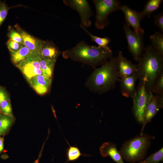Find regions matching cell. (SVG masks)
<instances>
[{
  "mask_svg": "<svg viewBox=\"0 0 163 163\" xmlns=\"http://www.w3.org/2000/svg\"><path fill=\"white\" fill-rule=\"evenodd\" d=\"M12 123L11 118L8 116L0 117V134L5 133L10 127Z\"/></svg>",
  "mask_w": 163,
  "mask_h": 163,
  "instance_id": "26",
  "label": "cell"
},
{
  "mask_svg": "<svg viewBox=\"0 0 163 163\" xmlns=\"http://www.w3.org/2000/svg\"><path fill=\"white\" fill-rule=\"evenodd\" d=\"M8 35L10 39L20 44H23L21 36L16 31L9 27Z\"/></svg>",
  "mask_w": 163,
  "mask_h": 163,
  "instance_id": "28",
  "label": "cell"
},
{
  "mask_svg": "<svg viewBox=\"0 0 163 163\" xmlns=\"http://www.w3.org/2000/svg\"><path fill=\"white\" fill-rule=\"evenodd\" d=\"M41 57V50L30 52L24 59L16 65L29 80L37 75H42L40 62Z\"/></svg>",
  "mask_w": 163,
  "mask_h": 163,
  "instance_id": "8",
  "label": "cell"
},
{
  "mask_svg": "<svg viewBox=\"0 0 163 163\" xmlns=\"http://www.w3.org/2000/svg\"><path fill=\"white\" fill-rule=\"evenodd\" d=\"M7 97L4 91L0 88V104L3 101L7 100Z\"/></svg>",
  "mask_w": 163,
  "mask_h": 163,
  "instance_id": "33",
  "label": "cell"
},
{
  "mask_svg": "<svg viewBox=\"0 0 163 163\" xmlns=\"http://www.w3.org/2000/svg\"><path fill=\"white\" fill-rule=\"evenodd\" d=\"M43 146L42 148V150H41V151L40 152V154H39V155L38 156V157L37 158L34 162L33 163H39V160L42 155V151L43 150Z\"/></svg>",
  "mask_w": 163,
  "mask_h": 163,
  "instance_id": "35",
  "label": "cell"
},
{
  "mask_svg": "<svg viewBox=\"0 0 163 163\" xmlns=\"http://www.w3.org/2000/svg\"><path fill=\"white\" fill-rule=\"evenodd\" d=\"M155 138L147 134H143L126 141L119 151L123 159L131 163L142 161L150 147L151 140Z\"/></svg>",
  "mask_w": 163,
  "mask_h": 163,
  "instance_id": "4",
  "label": "cell"
},
{
  "mask_svg": "<svg viewBox=\"0 0 163 163\" xmlns=\"http://www.w3.org/2000/svg\"><path fill=\"white\" fill-rule=\"evenodd\" d=\"M18 32L21 36L23 44L28 49L30 52L41 50L43 41L37 39L16 26Z\"/></svg>",
  "mask_w": 163,
  "mask_h": 163,
  "instance_id": "15",
  "label": "cell"
},
{
  "mask_svg": "<svg viewBox=\"0 0 163 163\" xmlns=\"http://www.w3.org/2000/svg\"><path fill=\"white\" fill-rule=\"evenodd\" d=\"M32 86L37 93L41 95L46 93L49 89L47 87L41 85H36Z\"/></svg>",
  "mask_w": 163,
  "mask_h": 163,
  "instance_id": "31",
  "label": "cell"
},
{
  "mask_svg": "<svg viewBox=\"0 0 163 163\" xmlns=\"http://www.w3.org/2000/svg\"><path fill=\"white\" fill-rule=\"evenodd\" d=\"M8 49L12 61L16 65L25 59L30 52L28 49L23 44H21L20 48L16 51Z\"/></svg>",
  "mask_w": 163,
  "mask_h": 163,
  "instance_id": "17",
  "label": "cell"
},
{
  "mask_svg": "<svg viewBox=\"0 0 163 163\" xmlns=\"http://www.w3.org/2000/svg\"><path fill=\"white\" fill-rule=\"evenodd\" d=\"M56 60L45 59L41 56L40 65L43 75L51 78Z\"/></svg>",
  "mask_w": 163,
  "mask_h": 163,
  "instance_id": "18",
  "label": "cell"
},
{
  "mask_svg": "<svg viewBox=\"0 0 163 163\" xmlns=\"http://www.w3.org/2000/svg\"><path fill=\"white\" fill-rule=\"evenodd\" d=\"M154 21L155 25L163 32V13L161 12L154 15Z\"/></svg>",
  "mask_w": 163,
  "mask_h": 163,
  "instance_id": "30",
  "label": "cell"
},
{
  "mask_svg": "<svg viewBox=\"0 0 163 163\" xmlns=\"http://www.w3.org/2000/svg\"><path fill=\"white\" fill-rule=\"evenodd\" d=\"M138 79L137 72L119 79L121 92L123 96L126 97H130L132 98L133 97L136 92V83Z\"/></svg>",
  "mask_w": 163,
  "mask_h": 163,
  "instance_id": "11",
  "label": "cell"
},
{
  "mask_svg": "<svg viewBox=\"0 0 163 163\" xmlns=\"http://www.w3.org/2000/svg\"><path fill=\"white\" fill-rule=\"evenodd\" d=\"M152 94V91L146 88L144 83L139 82L136 93L132 98L133 102V113L136 119L139 123L142 124L143 123L145 112Z\"/></svg>",
  "mask_w": 163,
  "mask_h": 163,
  "instance_id": "6",
  "label": "cell"
},
{
  "mask_svg": "<svg viewBox=\"0 0 163 163\" xmlns=\"http://www.w3.org/2000/svg\"><path fill=\"white\" fill-rule=\"evenodd\" d=\"M41 53L42 56L45 59L56 60L60 52L52 43L43 41Z\"/></svg>",
  "mask_w": 163,
  "mask_h": 163,
  "instance_id": "16",
  "label": "cell"
},
{
  "mask_svg": "<svg viewBox=\"0 0 163 163\" xmlns=\"http://www.w3.org/2000/svg\"><path fill=\"white\" fill-rule=\"evenodd\" d=\"M9 8L5 2L0 1V27L7 16Z\"/></svg>",
  "mask_w": 163,
  "mask_h": 163,
  "instance_id": "27",
  "label": "cell"
},
{
  "mask_svg": "<svg viewBox=\"0 0 163 163\" xmlns=\"http://www.w3.org/2000/svg\"><path fill=\"white\" fill-rule=\"evenodd\" d=\"M163 160V148L151 154L145 159L140 161L139 163H159Z\"/></svg>",
  "mask_w": 163,
  "mask_h": 163,
  "instance_id": "24",
  "label": "cell"
},
{
  "mask_svg": "<svg viewBox=\"0 0 163 163\" xmlns=\"http://www.w3.org/2000/svg\"><path fill=\"white\" fill-rule=\"evenodd\" d=\"M123 28L127 41L129 50L134 59L138 61L145 50L143 43L144 30L140 28L135 31L124 24Z\"/></svg>",
  "mask_w": 163,
  "mask_h": 163,
  "instance_id": "7",
  "label": "cell"
},
{
  "mask_svg": "<svg viewBox=\"0 0 163 163\" xmlns=\"http://www.w3.org/2000/svg\"><path fill=\"white\" fill-rule=\"evenodd\" d=\"M119 9L124 13L126 24L128 26L132 27L135 31L141 28L140 22L142 19L140 12L132 9L126 5L120 6Z\"/></svg>",
  "mask_w": 163,
  "mask_h": 163,
  "instance_id": "12",
  "label": "cell"
},
{
  "mask_svg": "<svg viewBox=\"0 0 163 163\" xmlns=\"http://www.w3.org/2000/svg\"><path fill=\"white\" fill-rule=\"evenodd\" d=\"M152 92L156 95H163V73L158 78L152 89Z\"/></svg>",
  "mask_w": 163,
  "mask_h": 163,
  "instance_id": "25",
  "label": "cell"
},
{
  "mask_svg": "<svg viewBox=\"0 0 163 163\" xmlns=\"http://www.w3.org/2000/svg\"><path fill=\"white\" fill-rule=\"evenodd\" d=\"M64 4L78 13L80 17L81 24L85 27H89L91 25L90 20L93 12L88 1L86 0H64Z\"/></svg>",
  "mask_w": 163,
  "mask_h": 163,
  "instance_id": "9",
  "label": "cell"
},
{
  "mask_svg": "<svg viewBox=\"0 0 163 163\" xmlns=\"http://www.w3.org/2000/svg\"><path fill=\"white\" fill-rule=\"evenodd\" d=\"M163 107V95L152 94L148 102L144 114L143 122L140 135H142L146 124L151 122L152 119Z\"/></svg>",
  "mask_w": 163,
  "mask_h": 163,
  "instance_id": "10",
  "label": "cell"
},
{
  "mask_svg": "<svg viewBox=\"0 0 163 163\" xmlns=\"http://www.w3.org/2000/svg\"><path fill=\"white\" fill-rule=\"evenodd\" d=\"M93 2L96 10L95 26L98 29H103L109 24V15L119 10L120 2L117 0H94Z\"/></svg>",
  "mask_w": 163,
  "mask_h": 163,
  "instance_id": "5",
  "label": "cell"
},
{
  "mask_svg": "<svg viewBox=\"0 0 163 163\" xmlns=\"http://www.w3.org/2000/svg\"><path fill=\"white\" fill-rule=\"evenodd\" d=\"M162 0H150L145 6L143 10L140 12L142 19L145 16L150 17L152 12L157 10L160 7Z\"/></svg>",
  "mask_w": 163,
  "mask_h": 163,
  "instance_id": "19",
  "label": "cell"
},
{
  "mask_svg": "<svg viewBox=\"0 0 163 163\" xmlns=\"http://www.w3.org/2000/svg\"><path fill=\"white\" fill-rule=\"evenodd\" d=\"M100 153L104 157L109 156L117 163H124L123 159L118 150L116 145L111 142H105L100 148Z\"/></svg>",
  "mask_w": 163,
  "mask_h": 163,
  "instance_id": "14",
  "label": "cell"
},
{
  "mask_svg": "<svg viewBox=\"0 0 163 163\" xmlns=\"http://www.w3.org/2000/svg\"><path fill=\"white\" fill-rule=\"evenodd\" d=\"M151 45L158 52L163 54V34L158 31L150 37Z\"/></svg>",
  "mask_w": 163,
  "mask_h": 163,
  "instance_id": "22",
  "label": "cell"
},
{
  "mask_svg": "<svg viewBox=\"0 0 163 163\" xmlns=\"http://www.w3.org/2000/svg\"><path fill=\"white\" fill-rule=\"evenodd\" d=\"M4 139L0 136V152H1L4 149Z\"/></svg>",
  "mask_w": 163,
  "mask_h": 163,
  "instance_id": "34",
  "label": "cell"
},
{
  "mask_svg": "<svg viewBox=\"0 0 163 163\" xmlns=\"http://www.w3.org/2000/svg\"><path fill=\"white\" fill-rule=\"evenodd\" d=\"M119 79L117 56L112 57L101 67L94 69L85 86L91 91L102 94L114 89Z\"/></svg>",
  "mask_w": 163,
  "mask_h": 163,
  "instance_id": "3",
  "label": "cell"
},
{
  "mask_svg": "<svg viewBox=\"0 0 163 163\" xmlns=\"http://www.w3.org/2000/svg\"><path fill=\"white\" fill-rule=\"evenodd\" d=\"M117 57L118 76L119 78L137 72V65L133 64L125 57L121 51L119 52Z\"/></svg>",
  "mask_w": 163,
  "mask_h": 163,
  "instance_id": "13",
  "label": "cell"
},
{
  "mask_svg": "<svg viewBox=\"0 0 163 163\" xmlns=\"http://www.w3.org/2000/svg\"><path fill=\"white\" fill-rule=\"evenodd\" d=\"M113 52L109 47L100 48L91 46L83 41L78 42L74 47L63 51L65 59H70L89 65L93 68L103 65L112 57Z\"/></svg>",
  "mask_w": 163,
  "mask_h": 163,
  "instance_id": "2",
  "label": "cell"
},
{
  "mask_svg": "<svg viewBox=\"0 0 163 163\" xmlns=\"http://www.w3.org/2000/svg\"><path fill=\"white\" fill-rule=\"evenodd\" d=\"M69 144V147L66 150V163L73 161L78 160L82 155L89 156L86 154H82L77 146H71Z\"/></svg>",
  "mask_w": 163,
  "mask_h": 163,
  "instance_id": "21",
  "label": "cell"
},
{
  "mask_svg": "<svg viewBox=\"0 0 163 163\" xmlns=\"http://www.w3.org/2000/svg\"><path fill=\"white\" fill-rule=\"evenodd\" d=\"M8 49L16 51L20 48V43L11 39L8 40L6 43Z\"/></svg>",
  "mask_w": 163,
  "mask_h": 163,
  "instance_id": "32",
  "label": "cell"
},
{
  "mask_svg": "<svg viewBox=\"0 0 163 163\" xmlns=\"http://www.w3.org/2000/svg\"><path fill=\"white\" fill-rule=\"evenodd\" d=\"M29 81L32 86L36 85H41L45 86L49 89L51 83L52 79L43 75H37L33 77Z\"/></svg>",
  "mask_w": 163,
  "mask_h": 163,
  "instance_id": "23",
  "label": "cell"
},
{
  "mask_svg": "<svg viewBox=\"0 0 163 163\" xmlns=\"http://www.w3.org/2000/svg\"><path fill=\"white\" fill-rule=\"evenodd\" d=\"M0 107L2 112L5 115L10 117L12 116L11 106L7 100L3 101L0 103Z\"/></svg>",
  "mask_w": 163,
  "mask_h": 163,
  "instance_id": "29",
  "label": "cell"
},
{
  "mask_svg": "<svg viewBox=\"0 0 163 163\" xmlns=\"http://www.w3.org/2000/svg\"><path fill=\"white\" fill-rule=\"evenodd\" d=\"M144 50L138 61L137 73L139 82L144 83L146 88L152 91L156 79L163 73V54L151 45L146 46Z\"/></svg>",
  "mask_w": 163,
  "mask_h": 163,
  "instance_id": "1",
  "label": "cell"
},
{
  "mask_svg": "<svg viewBox=\"0 0 163 163\" xmlns=\"http://www.w3.org/2000/svg\"><path fill=\"white\" fill-rule=\"evenodd\" d=\"M80 27L90 37L92 40L96 43L98 47L100 48H107L109 47V43L111 41L110 39L107 37H101L95 36L91 33L82 24H80Z\"/></svg>",
  "mask_w": 163,
  "mask_h": 163,
  "instance_id": "20",
  "label": "cell"
}]
</instances>
